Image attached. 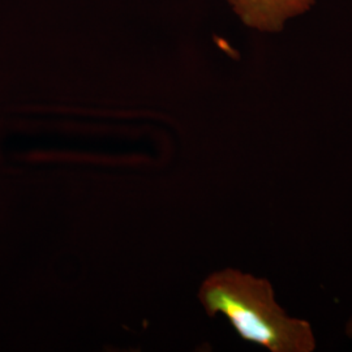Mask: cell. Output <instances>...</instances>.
Wrapping results in <instances>:
<instances>
[{
	"label": "cell",
	"mask_w": 352,
	"mask_h": 352,
	"mask_svg": "<svg viewBox=\"0 0 352 352\" xmlns=\"http://www.w3.org/2000/svg\"><path fill=\"white\" fill-rule=\"evenodd\" d=\"M344 331H346V336L352 340V316L350 317V320L347 321V324H346V330Z\"/></svg>",
	"instance_id": "3"
},
{
	"label": "cell",
	"mask_w": 352,
	"mask_h": 352,
	"mask_svg": "<svg viewBox=\"0 0 352 352\" xmlns=\"http://www.w3.org/2000/svg\"><path fill=\"white\" fill-rule=\"evenodd\" d=\"M316 0H228L243 24L260 32H280L285 23L307 12Z\"/></svg>",
	"instance_id": "2"
},
{
	"label": "cell",
	"mask_w": 352,
	"mask_h": 352,
	"mask_svg": "<svg viewBox=\"0 0 352 352\" xmlns=\"http://www.w3.org/2000/svg\"><path fill=\"white\" fill-rule=\"evenodd\" d=\"M199 299L208 316H225L241 340L267 351L314 352L317 347L312 325L287 315L265 278L225 269L202 282Z\"/></svg>",
	"instance_id": "1"
}]
</instances>
